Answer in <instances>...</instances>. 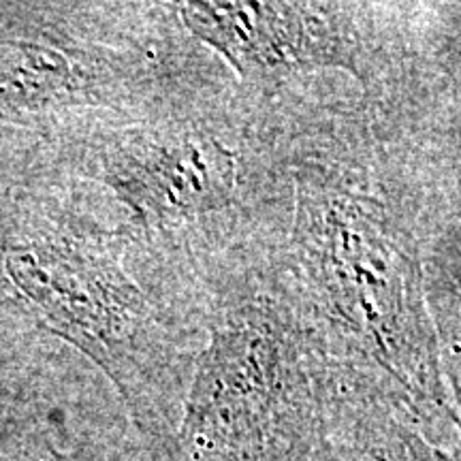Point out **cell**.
<instances>
[{
    "mask_svg": "<svg viewBox=\"0 0 461 461\" xmlns=\"http://www.w3.org/2000/svg\"><path fill=\"white\" fill-rule=\"evenodd\" d=\"M367 105L267 122L286 190V230L269 244L336 370L408 408L436 445L459 451V397L445 372L425 288L417 188Z\"/></svg>",
    "mask_w": 461,
    "mask_h": 461,
    "instance_id": "obj_1",
    "label": "cell"
},
{
    "mask_svg": "<svg viewBox=\"0 0 461 461\" xmlns=\"http://www.w3.org/2000/svg\"><path fill=\"white\" fill-rule=\"evenodd\" d=\"M197 278L203 344L171 461H312L338 372L269 246L210 258Z\"/></svg>",
    "mask_w": 461,
    "mask_h": 461,
    "instance_id": "obj_2",
    "label": "cell"
},
{
    "mask_svg": "<svg viewBox=\"0 0 461 461\" xmlns=\"http://www.w3.org/2000/svg\"><path fill=\"white\" fill-rule=\"evenodd\" d=\"M0 269L26 312L105 374L137 431L171 461L203 331L154 280L158 265L115 222L67 216L5 240Z\"/></svg>",
    "mask_w": 461,
    "mask_h": 461,
    "instance_id": "obj_3",
    "label": "cell"
},
{
    "mask_svg": "<svg viewBox=\"0 0 461 461\" xmlns=\"http://www.w3.org/2000/svg\"><path fill=\"white\" fill-rule=\"evenodd\" d=\"M230 92L101 124L86 176L118 205L120 229L160 265L184 269L252 244L272 221L282 180L263 115Z\"/></svg>",
    "mask_w": 461,
    "mask_h": 461,
    "instance_id": "obj_4",
    "label": "cell"
},
{
    "mask_svg": "<svg viewBox=\"0 0 461 461\" xmlns=\"http://www.w3.org/2000/svg\"><path fill=\"white\" fill-rule=\"evenodd\" d=\"M190 39L214 51L244 95L276 96L316 73L359 82L367 105L384 112L414 77L459 79V34L417 45L408 26L419 5L244 0L173 3Z\"/></svg>",
    "mask_w": 461,
    "mask_h": 461,
    "instance_id": "obj_5",
    "label": "cell"
},
{
    "mask_svg": "<svg viewBox=\"0 0 461 461\" xmlns=\"http://www.w3.org/2000/svg\"><path fill=\"white\" fill-rule=\"evenodd\" d=\"M312 461H459L408 408L366 380L338 372L325 436Z\"/></svg>",
    "mask_w": 461,
    "mask_h": 461,
    "instance_id": "obj_6",
    "label": "cell"
},
{
    "mask_svg": "<svg viewBox=\"0 0 461 461\" xmlns=\"http://www.w3.org/2000/svg\"><path fill=\"white\" fill-rule=\"evenodd\" d=\"M26 461H99L95 457H79V455H67V453H58L54 448H45L43 453L39 455H32V457H28Z\"/></svg>",
    "mask_w": 461,
    "mask_h": 461,
    "instance_id": "obj_7",
    "label": "cell"
}]
</instances>
